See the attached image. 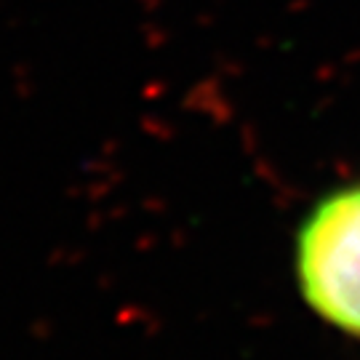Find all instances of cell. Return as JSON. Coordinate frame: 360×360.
I'll return each mask as SVG.
<instances>
[{"label":"cell","instance_id":"1","mask_svg":"<svg viewBox=\"0 0 360 360\" xmlns=\"http://www.w3.org/2000/svg\"><path fill=\"white\" fill-rule=\"evenodd\" d=\"M296 270L309 307L360 339V184L315 206L299 232Z\"/></svg>","mask_w":360,"mask_h":360}]
</instances>
